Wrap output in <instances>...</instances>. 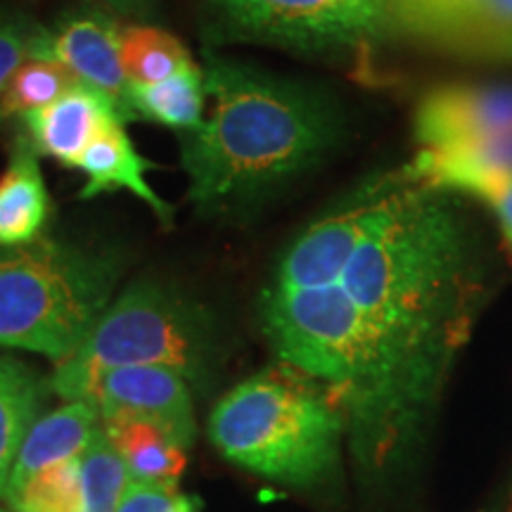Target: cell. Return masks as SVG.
Instances as JSON below:
<instances>
[{
  "instance_id": "cell-5",
  "label": "cell",
  "mask_w": 512,
  "mask_h": 512,
  "mask_svg": "<svg viewBox=\"0 0 512 512\" xmlns=\"http://www.w3.org/2000/svg\"><path fill=\"white\" fill-rule=\"evenodd\" d=\"M221 358L216 320L195 299L157 280H136L102 313L91 335L50 373V392L81 401L95 375L114 368L152 366L202 387Z\"/></svg>"
},
{
  "instance_id": "cell-22",
  "label": "cell",
  "mask_w": 512,
  "mask_h": 512,
  "mask_svg": "<svg viewBox=\"0 0 512 512\" xmlns=\"http://www.w3.org/2000/svg\"><path fill=\"white\" fill-rule=\"evenodd\" d=\"M12 512H83L81 458L38 472L10 496Z\"/></svg>"
},
{
  "instance_id": "cell-20",
  "label": "cell",
  "mask_w": 512,
  "mask_h": 512,
  "mask_svg": "<svg viewBox=\"0 0 512 512\" xmlns=\"http://www.w3.org/2000/svg\"><path fill=\"white\" fill-rule=\"evenodd\" d=\"M76 83L81 81L53 55L31 57L17 69L5 88L3 100H0V119H22L31 112L43 110L72 91Z\"/></svg>"
},
{
  "instance_id": "cell-27",
  "label": "cell",
  "mask_w": 512,
  "mask_h": 512,
  "mask_svg": "<svg viewBox=\"0 0 512 512\" xmlns=\"http://www.w3.org/2000/svg\"><path fill=\"white\" fill-rule=\"evenodd\" d=\"M214 3L219 5L230 19H235L238 17V12L242 10V5H245V0H214Z\"/></svg>"
},
{
  "instance_id": "cell-18",
  "label": "cell",
  "mask_w": 512,
  "mask_h": 512,
  "mask_svg": "<svg viewBox=\"0 0 512 512\" xmlns=\"http://www.w3.org/2000/svg\"><path fill=\"white\" fill-rule=\"evenodd\" d=\"M439 48L467 60L512 64V0H475Z\"/></svg>"
},
{
  "instance_id": "cell-28",
  "label": "cell",
  "mask_w": 512,
  "mask_h": 512,
  "mask_svg": "<svg viewBox=\"0 0 512 512\" xmlns=\"http://www.w3.org/2000/svg\"><path fill=\"white\" fill-rule=\"evenodd\" d=\"M384 3H403V0H384Z\"/></svg>"
},
{
  "instance_id": "cell-9",
  "label": "cell",
  "mask_w": 512,
  "mask_h": 512,
  "mask_svg": "<svg viewBox=\"0 0 512 512\" xmlns=\"http://www.w3.org/2000/svg\"><path fill=\"white\" fill-rule=\"evenodd\" d=\"M48 55L76 79L117 102L126 121H136L128 105V74L121 60V27L102 12H76L48 29Z\"/></svg>"
},
{
  "instance_id": "cell-4",
  "label": "cell",
  "mask_w": 512,
  "mask_h": 512,
  "mask_svg": "<svg viewBox=\"0 0 512 512\" xmlns=\"http://www.w3.org/2000/svg\"><path fill=\"white\" fill-rule=\"evenodd\" d=\"M121 259L76 242L38 238L0 247V347L62 363L112 304Z\"/></svg>"
},
{
  "instance_id": "cell-2",
  "label": "cell",
  "mask_w": 512,
  "mask_h": 512,
  "mask_svg": "<svg viewBox=\"0 0 512 512\" xmlns=\"http://www.w3.org/2000/svg\"><path fill=\"white\" fill-rule=\"evenodd\" d=\"M209 107L181 136L188 200L221 211L309 169L335 143V114L316 93L249 64L207 55Z\"/></svg>"
},
{
  "instance_id": "cell-1",
  "label": "cell",
  "mask_w": 512,
  "mask_h": 512,
  "mask_svg": "<svg viewBox=\"0 0 512 512\" xmlns=\"http://www.w3.org/2000/svg\"><path fill=\"white\" fill-rule=\"evenodd\" d=\"M465 202L411 164L373 174L287 242L259 292L266 342L337 403L368 489L415 463L491 297Z\"/></svg>"
},
{
  "instance_id": "cell-14",
  "label": "cell",
  "mask_w": 512,
  "mask_h": 512,
  "mask_svg": "<svg viewBox=\"0 0 512 512\" xmlns=\"http://www.w3.org/2000/svg\"><path fill=\"white\" fill-rule=\"evenodd\" d=\"M48 211L50 197L38 150L29 140H19L0 176V247L29 245L43 238Z\"/></svg>"
},
{
  "instance_id": "cell-13",
  "label": "cell",
  "mask_w": 512,
  "mask_h": 512,
  "mask_svg": "<svg viewBox=\"0 0 512 512\" xmlns=\"http://www.w3.org/2000/svg\"><path fill=\"white\" fill-rule=\"evenodd\" d=\"M411 169L434 188L477 202L494 216L498 238L512 264V171L494 169L470 159L420 150Z\"/></svg>"
},
{
  "instance_id": "cell-17",
  "label": "cell",
  "mask_w": 512,
  "mask_h": 512,
  "mask_svg": "<svg viewBox=\"0 0 512 512\" xmlns=\"http://www.w3.org/2000/svg\"><path fill=\"white\" fill-rule=\"evenodd\" d=\"M128 105L136 119L176 128L181 133L195 131L209 107L202 69L195 64L159 83H131Z\"/></svg>"
},
{
  "instance_id": "cell-6",
  "label": "cell",
  "mask_w": 512,
  "mask_h": 512,
  "mask_svg": "<svg viewBox=\"0 0 512 512\" xmlns=\"http://www.w3.org/2000/svg\"><path fill=\"white\" fill-rule=\"evenodd\" d=\"M240 31L299 50H361L389 31L384 0H245Z\"/></svg>"
},
{
  "instance_id": "cell-29",
  "label": "cell",
  "mask_w": 512,
  "mask_h": 512,
  "mask_svg": "<svg viewBox=\"0 0 512 512\" xmlns=\"http://www.w3.org/2000/svg\"><path fill=\"white\" fill-rule=\"evenodd\" d=\"M0 512H8V510H3V508H0Z\"/></svg>"
},
{
  "instance_id": "cell-19",
  "label": "cell",
  "mask_w": 512,
  "mask_h": 512,
  "mask_svg": "<svg viewBox=\"0 0 512 512\" xmlns=\"http://www.w3.org/2000/svg\"><path fill=\"white\" fill-rule=\"evenodd\" d=\"M121 60L131 83H159L195 67L176 36L147 24L121 27Z\"/></svg>"
},
{
  "instance_id": "cell-7",
  "label": "cell",
  "mask_w": 512,
  "mask_h": 512,
  "mask_svg": "<svg viewBox=\"0 0 512 512\" xmlns=\"http://www.w3.org/2000/svg\"><path fill=\"white\" fill-rule=\"evenodd\" d=\"M413 133L420 150L451 152L512 133V81L444 83L422 95Z\"/></svg>"
},
{
  "instance_id": "cell-8",
  "label": "cell",
  "mask_w": 512,
  "mask_h": 512,
  "mask_svg": "<svg viewBox=\"0 0 512 512\" xmlns=\"http://www.w3.org/2000/svg\"><path fill=\"white\" fill-rule=\"evenodd\" d=\"M81 401H91L102 420L138 418L164 430L190 451L197 439L192 384L169 368L133 366L95 375Z\"/></svg>"
},
{
  "instance_id": "cell-15",
  "label": "cell",
  "mask_w": 512,
  "mask_h": 512,
  "mask_svg": "<svg viewBox=\"0 0 512 512\" xmlns=\"http://www.w3.org/2000/svg\"><path fill=\"white\" fill-rule=\"evenodd\" d=\"M48 377L15 356L0 354V501L8 498L12 465L31 425L43 415Z\"/></svg>"
},
{
  "instance_id": "cell-25",
  "label": "cell",
  "mask_w": 512,
  "mask_h": 512,
  "mask_svg": "<svg viewBox=\"0 0 512 512\" xmlns=\"http://www.w3.org/2000/svg\"><path fill=\"white\" fill-rule=\"evenodd\" d=\"M98 3L114 12H124V15H140L147 10L150 0H98Z\"/></svg>"
},
{
  "instance_id": "cell-11",
  "label": "cell",
  "mask_w": 512,
  "mask_h": 512,
  "mask_svg": "<svg viewBox=\"0 0 512 512\" xmlns=\"http://www.w3.org/2000/svg\"><path fill=\"white\" fill-rule=\"evenodd\" d=\"M100 432L102 415L91 401H64L55 411L43 413L19 446L5 503L38 472L79 460Z\"/></svg>"
},
{
  "instance_id": "cell-12",
  "label": "cell",
  "mask_w": 512,
  "mask_h": 512,
  "mask_svg": "<svg viewBox=\"0 0 512 512\" xmlns=\"http://www.w3.org/2000/svg\"><path fill=\"white\" fill-rule=\"evenodd\" d=\"M76 169L86 176V185L81 190L83 200H91L102 192L128 190L140 202L147 204L159 221H174V207L162 200L147 181V171L155 169V164L140 155L124 124H119V121L102 128L98 138L83 152Z\"/></svg>"
},
{
  "instance_id": "cell-10",
  "label": "cell",
  "mask_w": 512,
  "mask_h": 512,
  "mask_svg": "<svg viewBox=\"0 0 512 512\" xmlns=\"http://www.w3.org/2000/svg\"><path fill=\"white\" fill-rule=\"evenodd\" d=\"M128 124L117 102L86 83H76L53 105L22 117L29 131V143L38 155L53 157L55 162L76 169L83 152L110 124Z\"/></svg>"
},
{
  "instance_id": "cell-23",
  "label": "cell",
  "mask_w": 512,
  "mask_h": 512,
  "mask_svg": "<svg viewBox=\"0 0 512 512\" xmlns=\"http://www.w3.org/2000/svg\"><path fill=\"white\" fill-rule=\"evenodd\" d=\"M48 53V29L12 10H0V100L19 67Z\"/></svg>"
},
{
  "instance_id": "cell-24",
  "label": "cell",
  "mask_w": 512,
  "mask_h": 512,
  "mask_svg": "<svg viewBox=\"0 0 512 512\" xmlns=\"http://www.w3.org/2000/svg\"><path fill=\"white\" fill-rule=\"evenodd\" d=\"M178 494L176 486L128 482L117 512H171Z\"/></svg>"
},
{
  "instance_id": "cell-26",
  "label": "cell",
  "mask_w": 512,
  "mask_h": 512,
  "mask_svg": "<svg viewBox=\"0 0 512 512\" xmlns=\"http://www.w3.org/2000/svg\"><path fill=\"white\" fill-rule=\"evenodd\" d=\"M202 510V503L197 496H190V494H178L176 498V505L171 512H200Z\"/></svg>"
},
{
  "instance_id": "cell-3",
  "label": "cell",
  "mask_w": 512,
  "mask_h": 512,
  "mask_svg": "<svg viewBox=\"0 0 512 512\" xmlns=\"http://www.w3.org/2000/svg\"><path fill=\"white\" fill-rule=\"evenodd\" d=\"M228 463L292 489H318L342 467L347 422L332 396L285 363L235 384L209 415Z\"/></svg>"
},
{
  "instance_id": "cell-16",
  "label": "cell",
  "mask_w": 512,
  "mask_h": 512,
  "mask_svg": "<svg viewBox=\"0 0 512 512\" xmlns=\"http://www.w3.org/2000/svg\"><path fill=\"white\" fill-rule=\"evenodd\" d=\"M107 439L124 460L131 482L176 486L181 482L188 451L176 444L164 430L138 418L102 420Z\"/></svg>"
},
{
  "instance_id": "cell-21",
  "label": "cell",
  "mask_w": 512,
  "mask_h": 512,
  "mask_svg": "<svg viewBox=\"0 0 512 512\" xmlns=\"http://www.w3.org/2000/svg\"><path fill=\"white\" fill-rule=\"evenodd\" d=\"M131 475L107 439L105 427L81 456L83 512H117Z\"/></svg>"
}]
</instances>
